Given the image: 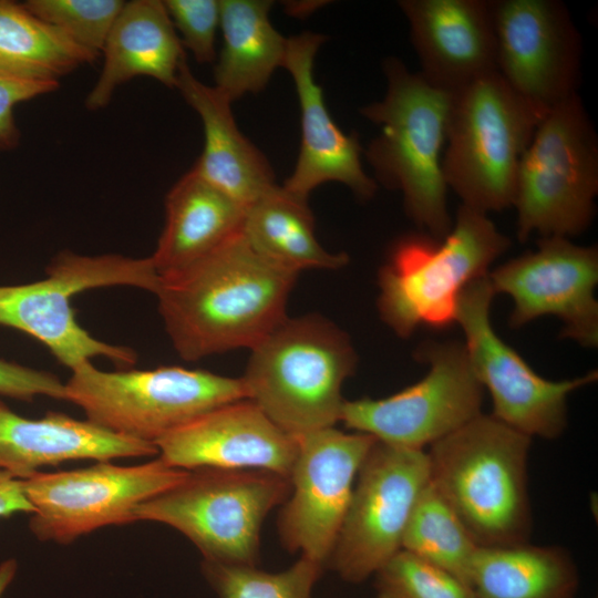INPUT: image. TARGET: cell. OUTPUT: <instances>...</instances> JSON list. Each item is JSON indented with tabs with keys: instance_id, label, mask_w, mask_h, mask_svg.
<instances>
[{
	"instance_id": "6da1fadb",
	"label": "cell",
	"mask_w": 598,
	"mask_h": 598,
	"mask_svg": "<svg viewBox=\"0 0 598 598\" xmlns=\"http://www.w3.org/2000/svg\"><path fill=\"white\" fill-rule=\"evenodd\" d=\"M298 274L257 254L241 230L184 270L158 278L165 330L187 361L254 348L286 318Z\"/></svg>"
},
{
	"instance_id": "7a4b0ae2",
	"label": "cell",
	"mask_w": 598,
	"mask_h": 598,
	"mask_svg": "<svg viewBox=\"0 0 598 598\" xmlns=\"http://www.w3.org/2000/svg\"><path fill=\"white\" fill-rule=\"evenodd\" d=\"M532 437L480 414L426 451L430 483L482 547L529 543Z\"/></svg>"
},
{
	"instance_id": "3957f363",
	"label": "cell",
	"mask_w": 598,
	"mask_h": 598,
	"mask_svg": "<svg viewBox=\"0 0 598 598\" xmlns=\"http://www.w3.org/2000/svg\"><path fill=\"white\" fill-rule=\"evenodd\" d=\"M383 71V99L360 111L381 128L365 157L383 185L402 193L409 218L423 233L442 239L453 225L442 172L453 94L433 86L396 58H388Z\"/></svg>"
},
{
	"instance_id": "277c9868",
	"label": "cell",
	"mask_w": 598,
	"mask_h": 598,
	"mask_svg": "<svg viewBox=\"0 0 598 598\" xmlns=\"http://www.w3.org/2000/svg\"><path fill=\"white\" fill-rule=\"evenodd\" d=\"M509 246L487 214L464 205L444 238L425 233L400 237L379 271L381 319L402 338L420 326H451L464 288L486 276Z\"/></svg>"
},
{
	"instance_id": "5b68a950",
	"label": "cell",
	"mask_w": 598,
	"mask_h": 598,
	"mask_svg": "<svg viewBox=\"0 0 598 598\" xmlns=\"http://www.w3.org/2000/svg\"><path fill=\"white\" fill-rule=\"evenodd\" d=\"M251 350L247 399L299 437L341 419V390L357 365L349 337L319 316L286 318Z\"/></svg>"
},
{
	"instance_id": "8992f818",
	"label": "cell",
	"mask_w": 598,
	"mask_h": 598,
	"mask_svg": "<svg viewBox=\"0 0 598 598\" xmlns=\"http://www.w3.org/2000/svg\"><path fill=\"white\" fill-rule=\"evenodd\" d=\"M546 113L498 72L453 95L442 172L461 205L485 214L514 205L520 159Z\"/></svg>"
},
{
	"instance_id": "52a82bcc",
	"label": "cell",
	"mask_w": 598,
	"mask_h": 598,
	"mask_svg": "<svg viewBox=\"0 0 598 598\" xmlns=\"http://www.w3.org/2000/svg\"><path fill=\"white\" fill-rule=\"evenodd\" d=\"M157 285L158 276L150 257L86 256L65 250L51 259L44 279L0 286V326L33 337L70 370L94 357H105L128 368L136 363V352L92 337L76 321L71 299L82 291L110 286L136 287L154 293Z\"/></svg>"
},
{
	"instance_id": "ba28073f",
	"label": "cell",
	"mask_w": 598,
	"mask_h": 598,
	"mask_svg": "<svg viewBox=\"0 0 598 598\" xmlns=\"http://www.w3.org/2000/svg\"><path fill=\"white\" fill-rule=\"evenodd\" d=\"M71 372L65 400L82 409L87 421L154 444L215 408L247 399L241 378L206 370L171 365L107 372L89 361Z\"/></svg>"
},
{
	"instance_id": "9c48e42d",
	"label": "cell",
	"mask_w": 598,
	"mask_h": 598,
	"mask_svg": "<svg viewBox=\"0 0 598 598\" xmlns=\"http://www.w3.org/2000/svg\"><path fill=\"white\" fill-rule=\"evenodd\" d=\"M598 194V140L574 94L547 111L519 163L514 205L517 237L569 238L594 219Z\"/></svg>"
},
{
	"instance_id": "30bf717a",
	"label": "cell",
	"mask_w": 598,
	"mask_h": 598,
	"mask_svg": "<svg viewBox=\"0 0 598 598\" xmlns=\"http://www.w3.org/2000/svg\"><path fill=\"white\" fill-rule=\"evenodd\" d=\"M289 493V480L268 471L197 468L141 504L134 517L175 528L205 561L255 565L261 525Z\"/></svg>"
},
{
	"instance_id": "8fae6325",
	"label": "cell",
	"mask_w": 598,
	"mask_h": 598,
	"mask_svg": "<svg viewBox=\"0 0 598 598\" xmlns=\"http://www.w3.org/2000/svg\"><path fill=\"white\" fill-rule=\"evenodd\" d=\"M416 359L429 364L420 381L386 398L346 400L340 421L384 444L425 450L482 414L484 388L464 343L424 341Z\"/></svg>"
},
{
	"instance_id": "7c38bea8",
	"label": "cell",
	"mask_w": 598,
	"mask_h": 598,
	"mask_svg": "<svg viewBox=\"0 0 598 598\" xmlns=\"http://www.w3.org/2000/svg\"><path fill=\"white\" fill-rule=\"evenodd\" d=\"M187 474L159 457L132 466L101 461L71 471H38L21 480L34 509L30 529L40 540L69 544L100 527L133 523L141 504Z\"/></svg>"
},
{
	"instance_id": "4fadbf2b",
	"label": "cell",
	"mask_w": 598,
	"mask_h": 598,
	"mask_svg": "<svg viewBox=\"0 0 598 598\" xmlns=\"http://www.w3.org/2000/svg\"><path fill=\"white\" fill-rule=\"evenodd\" d=\"M494 296L488 274L475 279L461 293L455 320L474 372L491 395L492 415L529 437L557 439L567 427L569 394L597 381L598 372L561 381L538 375L494 331Z\"/></svg>"
},
{
	"instance_id": "5bb4252c",
	"label": "cell",
	"mask_w": 598,
	"mask_h": 598,
	"mask_svg": "<svg viewBox=\"0 0 598 598\" xmlns=\"http://www.w3.org/2000/svg\"><path fill=\"white\" fill-rule=\"evenodd\" d=\"M430 483L425 450L377 441L363 460L328 566L358 584L402 549L413 508Z\"/></svg>"
},
{
	"instance_id": "9a60e30c",
	"label": "cell",
	"mask_w": 598,
	"mask_h": 598,
	"mask_svg": "<svg viewBox=\"0 0 598 598\" xmlns=\"http://www.w3.org/2000/svg\"><path fill=\"white\" fill-rule=\"evenodd\" d=\"M299 451L289 476L278 530L283 546L322 567L328 564L359 468L377 439L334 426L298 437Z\"/></svg>"
},
{
	"instance_id": "2e32d148",
	"label": "cell",
	"mask_w": 598,
	"mask_h": 598,
	"mask_svg": "<svg viewBox=\"0 0 598 598\" xmlns=\"http://www.w3.org/2000/svg\"><path fill=\"white\" fill-rule=\"evenodd\" d=\"M488 278L495 291L508 295L512 328L544 316L563 322L560 337L582 347L598 344V250L579 246L569 238L550 236L538 240L537 249L498 266Z\"/></svg>"
},
{
	"instance_id": "e0dca14e",
	"label": "cell",
	"mask_w": 598,
	"mask_h": 598,
	"mask_svg": "<svg viewBox=\"0 0 598 598\" xmlns=\"http://www.w3.org/2000/svg\"><path fill=\"white\" fill-rule=\"evenodd\" d=\"M497 72L519 95L548 111L577 94L581 39L557 0H491Z\"/></svg>"
},
{
	"instance_id": "ac0fdd59",
	"label": "cell",
	"mask_w": 598,
	"mask_h": 598,
	"mask_svg": "<svg viewBox=\"0 0 598 598\" xmlns=\"http://www.w3.org/2000/svg\"><path fill=\"white\" fill-rule=\"evenodd\" d=\"M155 445L159 458L181 470H261L288 480L299 451L298 437L248 399L215 408Z\"/></svg>"
},
{
	"instance_id": "d6986e66",
	"label": "cell",
	"mask_w": 598,
	"mask_h": 598,
	"mask_svg": "<svg viewBox=\"0 0 598 598\" xmlns=\"http://www.w3.org/2000/svg\"><path fill=\"white\" fill-rule=\"evenodd\" d=\"M324 37L311 31L288 39L283 68L291 74L300 106L301 143L292 174L283 188L308 200L319 185L338 182L360 199H370L377 184L363 169L361 145L332 120L321 87L313 78V62Z\"/></svg>"
},
{
	"instance_id": "ffe728a7",
	"label": "cell",
	"mask_w": 598,
	"mask_h": 598,
	"mask_svg": "<svg viewBox=\"0 0 598 598\" xmlns=\"http://www.w3.org/2000/svg\"><path fill=\"white\" fill-rule=\"evenodd\" d=\"M419 73L433 86L456 94L497 72L491 0H401Z\"/></svg>"
},
{
	"instance_id": "44dd1931",
	"label": "cell",
	"mask_w": 598,
	"mask_h": 598,
	"mask_svg": "<svg viewBox=\"0 0 598 598\" xmlns=\"http://www.w3.org/2000/svg\"><path fill=\"white\" fill-rule=\"evenodd\" d=\"M154 443L107 431L60 412L27 419L0 400V470L24 480L41 466L78 460L157 455Z\"/></svg>"
},
{
	"instance_id": "7402d4cb",
	"label": "cell",
	"mask_w": 598,
	"mask_h": 598,
	"mask_svg": "<svg viewBox=\"0 0 598 598\" xmlns=\"http://www.w3.org/2000/svg\"><path fill=\"white\" fill-rule=\"evenodd\" d=\"M175 87L204 127V150L193 169L246 209L276 185L270 164L237 127L231 102L214 85L199 81L186 59L179 65Z\"/></svg>"
},
{
	"instance_id": "603a6c76",
	"label": "cell",
	"mask_w": 598,
	"mask_h": 598,
	"mask_svg": "<svg viewBox=\"0 0 598 598\" xmlns=\"http://www.w3.org/2000/svg\"><path fill=\"white\" fill-rule=\"evenodd\" d=\"M101 74L85 99V107H105L114 91L136 76H150L168 87L176 86L183 44L163 1L124 2L102 50Z\"/></svg>"
},
{
	"instance_id": "cb8c5ba5",
	"label": "cell",
	"mask_w": 598,
	"mask_h": 598,
	"mask_svg": "<svg viewBox=\"0 0 598 598\" xmlns=\"http://www.w3.org/2000/svg\"><path fill=\"white\" fill-rule=\"evenodd\" d=\"M245 208L193 168L165 198V225L150 256L158 278L204 258L241 230Z\"/></svg>"
},
{
	"instance_id": "d4e9b609",
	"label": "cell",
	"mask_w": 598,
	"mask_h": 598,
	"mask_svg": "<svg viewBox=\"0 0 598 598\" xmlns=\"http://www.w3.org/2000/svg\"><path fill=\"white\" fill-rule=\"evenodd\" d=\"M271 6L267 0H219L223 47L214 86L231 103L260 92L285 65L288 39L269 20Z\"/></svg>"
},
{
	"instance_id": "484cf974",
	"label": "cell",
	"mask_w": 598,
	"mask_h": 598,
	"mask_svg": "<svg viewBox=\"0 0 598 598\" xmlns=\"http://www.w3.org/2000/svg\"><path fill=\"white\" fill-rule=\"evenodd\" d=\"M578 584L566 549L529 543L480 546L470 581L475 598H574Z\"/></svg>"
},
{
	"instance_id": "4316f807",
	"label": "cell",
	"mask_w": 598,
	"mask_h": 598,
	"mask_svg": "<svg viewBox=\"0 0 598 598\" xmlns=\"http://www.w3.org/2000/svg\"><path fill=\"white\" fill-rule=\"evenodd\" d=\"M241 234L261 257L297 274L339 269L349 261L347 254L330 252L317 240L308 200L277 184L245 209Z\"/></svg>"
},
{
	"instance_id": "83f0119b",
	"label": "cell",
	"mask_w": 598,
	"mask_h": 598,
	"mask_svg": "<svg viewBox=\"0 0 598 598\" xmlns=\"http://www.w3.org/2000/svg\"><path fill=\"white\" fill-rule=\"evenodd\" d=\"M99 55L70 41L22 3L0 0V79L58 83Z\"/></svg>"
},
{
	"instance_id": "f1b7e54d",
	"label": "cell",
	"mask_w": 598,
	"mask_h": 598,
	"mask_svg": "<svg viewBox=\"0 0 598 598\" xmlns=\"http://www.w3.org/2000/svg\"><path fill=\"white\" fill-rule=\"evenodd\" d=\"M480 545L431 483L409 519L402 549L446 570L470 586Z\"/></svg>"
},
{
	"instance_id": "f546056e",
	"label": "cell",
	"mask_w": 598,
	"mask_h": 598,
	"mask_svg": "<svg viewBox=\"0 0 598 598\" xmlns=\"http://www.w3.org/2000/svg\"><path fill=\"white\" fill-rule=\"evenodd\" d=\"M322 568L305 557L280 573L262 571L255 565L204 563L219 598H310Z\"/></svg>"
},
{
	"instance_id": "4dcf8cb0",
	"label": "cell",
	"mask_w": 598,
	"mask_h": 598,
	"mask_svg": "<svg viewBox=\"0 0 598 598\" xmlns=\"http://www.w3.org/2000/svg\"><path fill=\"white\" fill-rule=\"evenodd\" d=\"M125 1L28 0L22 6L79 47L100 55Z\"/></svg>"
},
{
	"instance_id": "1f68e13d",
	"label": "cell",
	"mask_w": 598,
	"mask_h": 598,
	"mask_svg": "<svg viewBox=\"0 0 598 598\" xmlns=\"http://www.w3.org/2000/svg\"><path fill=\"white\" fill-rule=\"evenodd\" d=\"M374 576L377 598H475L471 586L405 549Z\"/></svg>"
},
{
	"instance_id": "d6a6232c",
	"label": "cell",
	"mask_w": 598,
	"mask_h": 598,
	"mask_svg": "<svg viewBox=\"0 0 598 598\" xmlns=\"http://www.w3.org/2000/svg\"><path fill=\"white\" fill-rule=\"evenodd\" d=\"M172 23L199 63L216 59V33L220 24L219 0H165Z\"/></svg>"
},
{
	"instance_id": "836d02e7",
	"label": "cell",
	"mask_w": 598,
	"mask_h": 598,
	"mask_svg": "<svg viewBox=\"0 0 598 598\" xmlns=\"http://www.w3.org/2000/svg\"><path fill=\"white\" fill-rule=\"evenodd\" d=\"M0 395L23 401L38 395L65 400V385L50 372L0 359Z\"/></svg>"
},
{
	"instance_id": "e575fe53",
	"label": "cell",
	"mask_w": 598,
	"mask_h": 598,
	"mask_svg": "<svg viewBox=\"0 0 598 598\" xmlns=\"http://www.w3.org/2000/svg\"><path fill=\"white\" fill-rule=\"evenodd\" d=\"M58 83L21 82L0 79V150L19 144L20 132L14 121V107L24 101L50 93Z\"/></svg>"
},
{
	"instance_id": "d590c367",
	"label": "cell",
	"mask_w": 598,
	"mask_h": 598,
	"mask_svg": "<svg viewBox=\"0 0 598 598\" xmlns=\"http://www.w3.org/2000/svg\"><path fill=\"white\" fill-rule=\"evenodd\" d=\"M33 506L28 501L21 480L0 470V517L13 514H32Z\"/></svg>"
},
{
	"instance_id": "8d00e7d4",
	"label": "cell",
	"mask_w": 598,
	"mask_h": 598,
	"mask_svg": "<svg viewBox=\"0 0 598 598\" xmlns=\"http://www.w3.org/2000/svg\"><path fill=\"white\" fill-rule=\"evenodd\" d=\"M17 561L12 558L0 564V598L13 580L17 573Z\"/></svg>"
}]
</instances>
